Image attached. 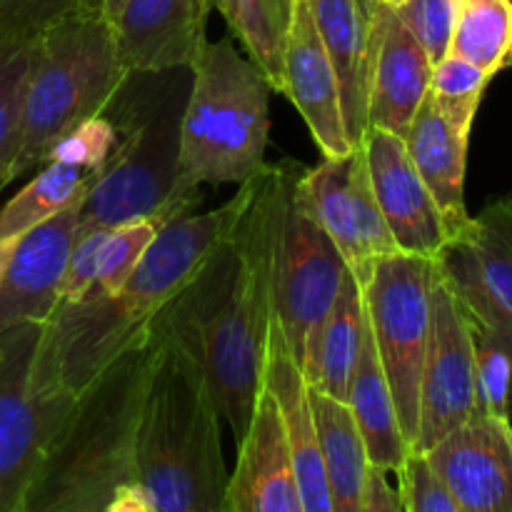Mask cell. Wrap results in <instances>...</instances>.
<instances>
[{
  "label": "cell",
  "mask_w": 512,
  "mask_h": 512,
  "mask_svg": "<svg viewBox=\"0 0 512 512\" xmlns=\"http://www.w3.org/2000/svg\"><path fill=\"white\" fill-rule=\"evenodd\" d=\"M285 160L265 163L218 248L160 313L175 343L200 365L220 415L243 438L265 393L273 330V260Z\"/></svg>",
  "instance_id": "cell-1"
},
{
  "label": "cell",
  "mask_w": 512,
  "mask_h": 512,
  "mask_svg": "<svg viewBox=\"0 0 512 512\" xmlns=\"http://www.w3.org/2000/svg\"><path fill=\"white\" fill-rule=\"evenodd\" d=\"M243 200L245 185H238V193L210 213H190L163 225L118 293L55 310L45 323V343L65 388L78 395L125 350L148 338L155 318L233 228Z\"/></svg>",
  "instance_id": "cell-2"
},
{
  "label": "cell",
  "mask_w": 512,
  "mask_h": 512,
  "mask_svg": "<svg viewBox=\"0 0 512 512\" xmlns=\"http://www.w3.org/2000/svg\"><path fill=\"white\" fill-rule=\"evenodd\" d=\"M163 348L165 328L155 318L148 338L75 395L23 512H105L120 485L135 483L140 418Z\"/></svg>",
  "instance_id": "cell-3"
},
{
  "label": "cell",
  "mask_w": 512,
  "mask_h": 512,
  "mask_svg": "<svg viewBox=\"0 0 512 512\" xmlns=\"http://www.w3.org/2000/svg\"><path fill=\"white\" fill-rule=\"evenodd\" d=\"M188 80L190 70L128 73L103 110L115 128V148L103 168L90 173L80 200L78 233L115 230L140 220L160 230L178 220L173 190Z\"/></svg>",
  "instance_id": "cell-4"
},
{
  "label": "cell",
  "mask_w": 512,
  "mask_h": 512,
  "mask_svg": "<svg viewBox=\"0 0 512 512\" xmlns=\"http://www.w3.org/2000/svg\"><path fill=\"white\" fill-rule=\"evenodd\" d=\"M268 83L258 65L235 50L233 38L205 43L190 65L180 120L173 210L195 213L203 185H243L265 165L270 135Z\"/></svg>",
  "instance_id": "cell-5"
},
{
  "label": "cell",
  "mask_w": 512,
  "mask_h": 512,
  "mask_svg": "<svg viewBox=\"0 0 512 512\" xmlns=\"http://www.w3.org/2000/svg\"><path fill=\"white\" fill-rule=\"evenodd\" d=\"M220 418L200 365L165 328L135 445V483L158 512L220 510L228 485Z\"/></svg>",
  "instance_id": "cell-6"
},
{
  "label": "cell",
  "mask_w": 512,
  "mask_h": 512,
  "mask_svg": "<svg viewBox=\"0 0 512 512\" xmlns=\"http://www.w3.org/2000/svg\"><path fill=\"white\" fill-rule=\"evenodd\" d=\"M125 78L113 20L100 3L45 30L30 53L13 180L45 165L50 148L68 130L103 115Z\"/></svg>",
  "instance_id": "cell-7"
},
{
  "label": "cell",
  "mask_w": 512,
  "mask_h": 512,
  "mask_svg": "<svg viewBox=\"0 0 512 512\" xmlns=\"http://www.w3.org/2000/svg\"><path fill=\"white\" fill-rule=\"evenodd\" d=\"M45 343V323L0 335V512H23L50 440L73 408Z\"/></svg>",
  "instance_id": "cell-8"
},
{
  "label": "cell",
  "mask_w": 512,
  "mask_h": 512,
  "mask_svg": "<svg viewBox=\"0 0 512 512\" xmlns=\"http://www.w3.org/2000/svg\"><path fill=\"white\" fill-rule=\"evenodd\" d=\"M305 165L285 160L283 205L273 260V313L295 363H303L305 345L338 300L345 275L343 255L315 218L300 190Z\"/></svg>",
  "instance_id": "cell-9"
},
{
  "label": "cell",
  "mask_w": 512,
  "mask_h": 512,
  "mask_svg": "<svg viewBox=\"0 0 512 512\" xmlns=\"http://www.w3.org/2000/svg\"><path fill=\"white\" fill-rule=\"evenodd\" d=\"M435 260L390 255L365 280L363 303L410 450L418 440L420 378L430 338Z\"/></svg>",
  "instance_id": "cell-10"
},
{
  "label": "cell",
  "mask_w": 512,
  "mask_h": 512,
  "mask_svg": "<svg viewBox=\"0 0 512 512\" xmlns=\"http://www.w3.org/2000/svg\"><path fill=\"white\" fill-rule=\"evenodd\" d=\"M478 415L475 395V330L460 300L435 268L430 338L420 378V418L415 453H428L435 443Z\"/></svg>",
  "instance_id": "cell-11"
},
{
  "label": "cell",
  "mask_w": 512,
  "mask_h": 512,
  "mask_svg": "<svg viewBox=\"0 0 512 512\" xmlns=\"http://www.w3.org/2000/svg\"><path fill=\"white\" fill-rule=\"evenodd\" d=\"M300 190L360 285L378 260L400 253L375 200L363 143L340 158L303 168Z\"/></svg>",
  "instance_id": "cell-12"
},
{
  "label": "cell",
  "mask_w": 512,
  "mask_h": 512,
  "mask_svg": "<svg viewBox=\"0 0 512 512\" xmlns=\"http://www.w3.org/2000/svg\"><path fill=\"white\" fill-rule=\"evenodd\" d=\"M475 328L512 343V198L490 203L435 258Z\"/></svg>",
  "instance_id": "cell-13"
},
{
  "label": "cell",
  "mask_w": 512,
  "mask_h": 512,
  "mask_svg": "<svg viewBox=\"0 0 512 512\" xmlns=\"http://www.w3.org/2000/svg\"><path fill=\"white\" fill-rule=\"evenodd\" d=\"M363 150L375 200L400 253L438 258L448 243V228L410 160L405 140L388 130L368 128Z\"/></svg>",
  "instance_id": "cell-14"
},
{
  "label": "cell",
  "mask_w": 512,
  "mask_h": 512,
  "mask_svg": "<svg viewBox=\"0 0 512 512\" xmlns=\"http://www.w3.org/2000/svg\"><path fill=\"white\" fill-rule=\"evenodd\" d=\"M80 200L15 243L0 280V335L25 323H48L58 310L70 250L78 238Z\"/></svg>",
  "instance_id": "cell-15"
},
{
  "label": "cell",
  "mask_w": 512,
  "mask_h": 512,
  "mask_svg": "<svg viewBox=\"0 0 512 512\" xmlns=\"http://www.w3.org/2000/svg\"><path fill=\"white\" fill-rule=\"evenodd\" d=\"M213 0H125L113 18L115 48L128 73L190 70L205 48Z\"/></svg>",
  "instance_id": "cell-16"
},
{
  "label": "cell",
  "mask_w": 512,
  "mask_h": 512,
  "mask_svg": "<svg viewBox=\"0 0 512 512\" xmlns=\"http://www.w3.org/2000/svg\"><path fill=\"white\" fill-rule=\"evenodd\" d=\"M425 458L465 512H512L510 420L475 415Z\"/></svg>",
  "instance_id": "cell-17"
},
{
  "label": "cell",
  "mask_w": 512,
  "mask_h": 512,
  "mask_svg": "<svg viewBox=\"0 0 512 512\" xmlns=\"http://www.w3.org/2000/svg\"><path fill=\"white\" fill-rule=\"evenodd\" d=\"M283 95L295 105L323 158L350 153L340 88L308 0H298L285 45Z\"/></svg>",
  "instance_id": "cell-18"
},
{
  "label": "cell",
  "mask_w": 512,
  "mask_h": 512,
  "mask_svg": "<svg viewBox=\"0 0 512 512\" xmlns=\"http://www.w3.org/2000/svg\"><path fill=\"white\" fill-rule=\"evenodd\" d=\"M433 60L398 18L378 3L373 10V78H370L368 128L405 138L415 113L430 93Z\"/></svg>",
  "instance_id": "cell-19"
},
{
  "label": "cell",
  "mask_w": 512,
  "mask_h": 512,
  "mask_svg": "<svg viewBox=\"0 0 512 512\" xmlns=\"http://www.w3.org/2000/svg\"><path fill=\"white\" fill-rule=\"evenodd\" d=\"M220 512H305L290 473L283 418L268 388L238 440V463Z\"/></svg>",
  "instance_id": "cell-20"
},
{
  "label": "cell",
  "mask_w": 512,
  "mask_h": 512,
  "mask_svg": "<svg viewBox=\"0 0 512 512\" xmlns=\"http://www.w3.org/2000/svg\"><path fill=\"white\" fill-rule=\"evenodd\" d=\"M265 388L270 390L283 418L290 473H293L303 510L333 512V495H330L323 450H320L313 408H310V388L275 320L270 330L268 355H265Z\"/></svg>",
  "instance_id": "cell-21"
},
{
  "label": "cell",
  "mask_w": 512,
  "mask_h": 512,
  "mask_svg": "<svg viewBox=\"0 0 512 512\" xmlns=\"http://www.w3.org/2000/svg\"><path fill=\"white\" fill-rule=\"evenodd\" d=\"M308 3L338 78L345 133L355 148L368 133L373 10L363 0H308Z\"/></svg>",
  "instance_id": "cell-22"
},
{
  "label": "cell",
  "mask_w": 512,
  "mask_h": 512,
  "mask_svg": "<svg viewBox=\"0 0 512 512\" xmlns=\"http://www.w3.org/2000/svg\"><path fill=\"white\" fill-rule=\"evenodd\" d=\"M403 140L415 170L443 213L448 240L455 238L473 218L465 205V165L470 140L450 128L430 95L418 108Z\"/></svg>",
  "instance_id": "cell-23"
},
{
  "label": "cell",
  "mask_w": 512,
  "mask_h": 512,
  "mask_svg": "<svg viewBox=\"0 0 512 512\" xmlns=\"http://www.w3.org/2000/svg\"><path fill=\"white\" fill-rule=\"evenodd\" d=\"M345 405H348L350 415H353L355 425H358V433L363 438L370 465L385 470V473H398L400 465L405 463V458L413 450H410L408 440H405L398 408H395L393 400V390H390L385 370L380 365L368 315H365L363 345H360L358 363H355L353 378H350Z\"/></svg>",
  "instance_id": "cell-24"
},
{
  "label": "cell",
  "mask_w": 512,
  "mask_h": 512,
  "mask_svg": "<svg viewBox=\"0 0 512 512\" xmlns=\"http://www.w3.org/2000/svg\"><path fill=\"white\" fill-rule=\"evenodd\" d=\"M363 328V288L355 275L348 273L338 300L305 345L300 370L310 390L340 400V403L348 400L350 378H353L360 345H363Z\"/></svg>",
  "instance_id": "cell-25"
},
{
  "label": "cell",
  "mask_w": 512,
  "mask_h": 512,
  "mask_svg": "<svg viewBox=\"0 0 512 512\" xmlns=\"http://www.w3.org/2000/svg\"><path fill=\"white\" fill-rule=\"evenodd\" d=\"M310 408L333 495V512H363L370 460L348 405L310 390Z\"/></svg>",
  "instance_id": "cell-26"
},
{
  "label": "cell",
  "mask_w": 512,
  "mask_h": 512,
  "mask_svg": "<svg viewBox=\"0 0 512 512\" xmlns=\"http://www.w3.org/2000/svg\"><path fill=\"white\" fill-rule=\"evenodd\" d=\"M298 0H213V8L228 23L230 35L268 78L275 93H283V63Z\"/></svg>",
  "instance_id": "cell-27"
},
{
  "label": "cell",
  "mask_w": 512,
  "mask_h": 512,
  "mask_svg": "<svg viewBox=\"0 0 512 512\" xmlns=\"http://www.w3.org/2000/svg\"><path fill=\"white\" fill-rule=\"evenodd\" d=\"M495 75L512 63V0H458L450 53Z\"/></svg>",
  "instance_id": "cell-28"
},
{
  "label": "cell",
  "mask_w": 512,
  "mask_h": 512,
  "mask_svg": "<svg viewBox=\"0 0 512 512\" xmlns=\"http://www.w3.org/2000/svg\"><path fill=\"white\" fill-rule=\"evenodd\" d=\"M90 173L65 163H45L43 170L0 208V238H20L45 223L88 190Z\"/></svg>",
  "instance_id": "cell-29"
},
{
  "label": "cell",
  "mask_w": 512,
  "mask_h": 512,
  "mask_svg": "<svg viewBox=\"0 0 512 512\" xmlns=\"http://www.w3.org/2000/svg\"><path fill=\"white\" fill-rule=\"evenodd\" d=\"M490 80L493 75L455 55H445L440 63L433 65L428 95L433 98L438 113L448 120L450 128L465 140H470V130H473L475 115H478Z\"/></svg>",
  "instance_id": "cell-30"
},
{
  "label": "cell",
  "mask_w": 512,
  "mask_h": 512,
  "mask_svg": "<svg viewBox=\"0 0 512 512\" xmlns=\"http://www.w3.org/2000/svg\"><path fill=\"white\" fill-rule=\"evenodd\" d=\"M30 53L33 45H0V193L13 183Z\"/></svg>",
  "instance_id": "cell-31"
},
{
  "label": "cell",
  "mask_w": 512,
  "mask_h": 512,
  "mask_svg": "<svg viewBox=\"0 0 512 512\" xmlns=\"http://www.w3.org/2000/svg\"><path fill=\"white\" fill-rule=\"evenodd\" d=\"M475 395L478 415L495 420H510L512 400V343L475 328Z\"/></svg>",
  "instance_id": "cell-32"
},
{
  "label": "cell",
  "mask_w": 512,
  "mask_h": 512,
  "mask_svg": "<svg viewBox=\"0 0 512 512\" xmlns=\"http://www.w3.org/2000/svg\"><path fill=\"white\" fill-rule=\"evenodd\" d=\"M155 235H158V228L148 220L110 230L108 240L100 250L95 280L83 298H108V295L118 293L125 280H128V275L135 270V265L140 263L148 245L153 243Z\"/></svg>",
  "instance_id": "cell-33"
},
{
  "label": "cell",
  "mask_w": 512,
  "mask_h": 512,
  "mask_svg": "<svg viewBox=\"0 0 512 512\" xmlns=\"http://www.w3.org/2000/svg\"><path fill=\"white\" fill-rule=\"evenodd\" d=\"M100 0H0V45H33L68 15Z\"/></svg>",
  "instance_id": "cell-34"
},
{
  "label": "cell",
  "mask_w": 512,
  "mask_h": 512,
  "mask_svg": "<svg viewBox=\"0 0 512 512\" xmlns=\"http://www.w3.org/2000/svg\"><path fill=\"white\" fill-rule=\"evenodd\" d=\"M395 475H398V498L403 512H465L428 463L425 453L413 450Z\"/></svg>",
  "instance_id": "cell-35"
},
{
  "label": "cell",
  "mask_w": 512,
  "mask_h": 512,
  "mask_svg": "<svg viewBox=\"0 0 512 512\" xmlns=\"http://www.w3.org/2000/svg\"><path fill=\"white\" fill-rule=\"evenodd\" d=\"M115 148V128L108 115H95V118L83 120L73 130L63 135L58 143L50 148L45 163H65L95 173L103 168L105 160L110 158Z\"/></svg>",
  "instance_id": "cell-36"
},
{
  "label": "cell",
  "mask_w": 512,
  "mask_h": 512,
  "mask_svg": "<svg viewBox=\"0 0 512 512\" xmlns=\"http://www.w3.org/2000/svg\"><path fill=\"white\" fill-rule=\"evenodd\" d=\"M405 28L415 35L428 58L435 63L450 53V40L455 28V3L453 0H405L393 8Z\"/></svg>",
  "instance_id": "cell-37"
},
{
  "label": "cell",
  "mask_w": 512,
  "mask_h": 512,
  "mask_svg": "<svg viewBox=\"0 0 512 512\" xmlns=\"http://www.w3.org/2000/svg\"><path fill=\"white\" fill-rule=\"evenodd\" d=\"M108 235L110 230L105 228L80 230L78 238H75L73 250H70L63 288H60L58 308H68V305L78 303V300L88 293L90 285H93L95 280V268H98L100 250H103Z\"/></svg>",
  "instance_id": "cell-38"
},
{
  "label": "cell",
  "mask_w": 512,
  "mask_h": 512,
  "mask_svg": "<svg viewBox=\"0 0 512 512\" xmlns=\"http://www.w3.org/2000/svg\"><path fill=\"white\" fill-rule=\"evenodd\" d=\"M390 473L370 465L368 478H365L363 493V512H403L400 508L398 490L393 488L388 478Z\"/></svg>",
  "instance_id": "cell-39"
},
{
  "label": "cell",
  "mask_w": 512,
  "mask_h": 512,
  "mask_svg": "<svg viewBox=\"0 0 512 512\" xmlns=\"http://www.w3.org/2000/svg\"><path fill=\"white\" fill-rule=\"evenodd\" d=\"M105 512H158V508H155L153 500L148 498V493L138 483H128L115 490L113 500H110Z\"/></svg>",
  "instance_id": "cell-40"
},
{
  "label": "cell",
  "mask_w": 512,
  "mask_h": 512,
  "mask_svg": "<svg viewBox=\"0 0 512 512\" xmlns=\"http://www.w3.org/2000/svg\"><path fill=\"white\" fill-rule=\"evenodd\" d=\"M15 243H18V238H0V280H3L5 268H8V260L13 255Z\"/></svg>",
  "instance_id": "cell-41"
},
{
  "label": "cell",
  "mask_w": 512,
  "mask_h": 512,
  "mask_svg": "<svg viewBox=\"0 0 512 512\" xmlns=\"http://www.w3.org/2000/svg\"><path fill=\"white\" fill-rule=\"evenodd\" d=\"M125 0H100V5H103V10H105V15H108L110 20L115 18V15H118V10H120V5H123Z\"/></svg>",
  "instance_id": "cell-42"
},
{
  "label": "cell",
  "mask_w": 512,
  "mask_h": 512,
  "mask_svg": "<svg viewBox=\"0 0 512 512\" xmlns=\"http://www.w3.org/2000/svg\"><path fill=\"white\" fill-rule=\"evenodd\" d=\"M378 3L388 5V8H398V5H403V3H405V0H378Z\"/></svg>",
  "instance_id": "cell-43"
},
{
  "label": "cell",
  "mask_w": 512,
  "mask_h": 512,
  "mask_svg": "<svg viewBox=\"0 0 512 512\" xmlns=\"http://www.w3.org/2000/svg\"><path fill=\"white\" fill-rule=\"evenodd\" d=\"M363 3H365V5H368V8H370V10H375V5H378V0H363Z\"/></svg>",
  "instance_id": "cell-44"
},
{
  "label": "cell",
  "mask_w": 512,
  "mask_h": 512,
  "mask_svg": "<svg viewBox=\"0 0 512 512\" xmlns=\"http://www.w3.org/2000/svg\"><path fill=\"white\" fill-rule=\"evenodd\" d=\"M195 512H220V510H195Z\"/></svg>",
  "instance_id": "cell-45"
},
{
  "label": "cell",
  "mask_w": 512,
  "mask_h": 512,
  "mask_svg": "<svg viewBox=\"0 0 512 512\" xmlns=\"http://www.w3.org/2000/svg\"><path fill=\"white\" fill-rule=\"evenodd\" d=\"M510 438H512V420H510Z\"/></svg>",
  "instance_id": "cell-46"
},
{
  "label": "cell",
  "mask_w": 512,
  "mask_h": 512,
  "mask_svg": "<svg viewBox=\"0 0 512 512\" xmlns=\"http://www.w3.org/2000/svg\"><path fill=\"white\" fill-rule=\"evenodd\" d=\"M453 3H458V0H453Z\"/></svg>",
  "instance_id": "cell-47"
}]
</instances>
